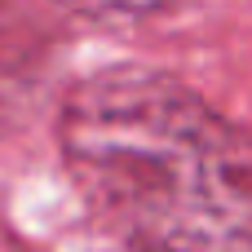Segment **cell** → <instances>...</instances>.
Wrapping results in <instances>:
<instances>
[{
	"instance_id": "cell-1",
	"label": "cell",
	"mask_w": 252,
	"mask_h": 252,
	"mask_svg": "<svg viewBox=\"0 0 252 252\" xmlns=\"http://www.w3.org/2000/svg\"><path fill=\"white\" fill-rule=\"evenodd\" d=\"M62 159L133 252H252V142L151 66L80 80Z\"/></svg>"
},
{
	"instance_id": "cell-3",
	"label": "cell",
	"mask_w": 252,
	"mask_h": 252,
	"mask_svg": "<svg viewBox=\"0 0 252 252\" xmlns=\"http://www.w3.org/2000/svg\"><path fill=\"white\" fill-rule=\"evenodd\" d=\"M58 4L89 22H142V18L168 9L173 0H58Z\"/></svg>"
},
{
	"instance_id": "cell-2",
	"label": "cell",
	"mask_w": 252,
	"mask_h": 252,
	"mask_svg": "<svg viewBox=\"0 0 252 252\" xmlns=\"http://www.w3.org/2000/svg\"><path fill=\"white\" fill-rule=\"evenodd\" d=\"M27 49H31V35H27L18 0H0V93L13 75L27 71Z\"/></svg>"
}]
</instances>
